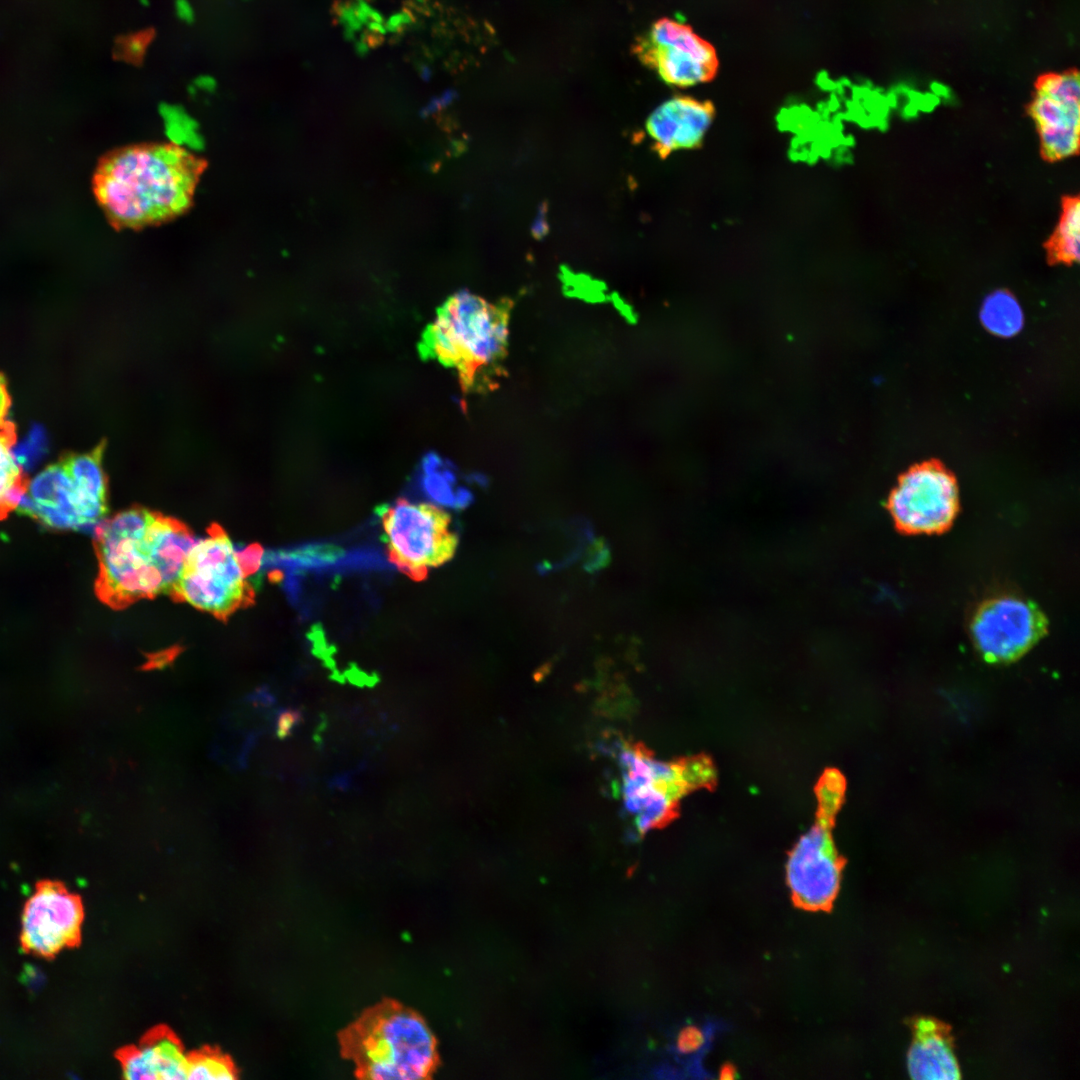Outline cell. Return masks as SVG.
I'll return each instance as SVG.
<instances>
[{
    "instance_id": "cell-1",
    "label": "cell",
    "mask_w": 1080,
    "mask_h": 1080,
    "mask_svg": "<svg viewBox=\"0 0 1080 1080\" xmlns=\"http://www.w3.org/2000/svg\"><path fill=\"white\" fill-rule=\"evenodd\" d=\"M197 542L181 521L133 507L96 525L95 592L113 609L170 594Z\"/></svg>"
},
{
    "instance_id": "cell-2",
    "label": "cell",
    "mask_w": 1080,
    "mask_h": 1080,
    "mask_svg": "<svg viewBox=\"0 0 1080 1080\" xmlns=\"http://www.w3.org/2000/svg\"><path fill=\"white\" fill-rule=\"evenodd\" d=\"M207 161L173 143L117 148L98 162L93 192L116 230L160 225L186 213Z\"/></svg>"
},
{
    "instance_id": "cell-3",
    "label": "cell",
    "mask_w": 1080,
    "mask_h": 1080,
    "mask_svg": "<svg viewBox=\"0 0 1080 1080\" xmlns=\"http://www.w3.org/2000/svg\"><path fill=\"white\" fill-rule=\"evenodd\" d=\"M337 1038L342 1057L361 1079H429L440 1064L437 1039L426 1020L394 999L365 1009Z\"/></svg>"
},
{
    "instance_id": "cell-4",
    "label": "cell",
    "mask_w": 1080,
    "mask_h": 1080,
    "mask_svg": "<svg viewBox=\"0 0 1080 1080\" xmlns=\"http://www.w3.org/2000/svg\"><path fill=\"white\" fill-rule=\"evenodd\" d=\"M511 306L458 292L424 332L422 354L455 368L464 390L490 389L503 374Z\"/></svg>"
},
{
    "instance_id": "cell-5",
    "label": "cell",
    "mask_w": 1080,
    "mask_h": 1080,
    "mask_svg": "<svg viewBox=\"0 0 1080 1080\" xmlns=\"http://www.w3.org/2000/svg\"><path fill=\"white\" fill-rule=\"evenodd\" d=\"M17 510L57 530L100 523L107 513V482L100 454H71L44 468L29 480Z\"/></svg>"
},
{
    "instance_id": "cell-6",
    "label": "cell",
    "mask_w": 1080,
    "mask_h": 1080,
    "mask_svg": "<svg viewBox=\"0 0 1080 1080\" xmlns=\"http://www.w3.org/2000/svg\"><path fill=\"white\" fill-rule=\"evenodd\" d=\"M845 788V779L837 769L823 772L815 787V821L794 845L787 860V884L795 902L805 909L828 908L839 891L843 860L834 843L833 826Z\"/></svg>"
},
{
    "instance_id": "cell-7",
    "label": "cell",
    "mask_w": 1080,
    "mask_h": 1080,
    "mask_svg": "<svg viewBox=\"0 0 1080 1080\" xmlns=\"http://www.w3.org/2000/svg\"><path fill=\"white\" fill-rule=\"evenodd\" d=\"M251 577L228 535L213 524L207 537L197 540L192 547L169 595L224 620L253 602L255 590Z\"/></svg>"
},
{
    "instance_id": "cell-8",
    "label": "cell",
    "mask_w": 1080,
    "mask_h": 1080,
    "mask_svg": "<svg viewBox=\"0 0 1080 1080\" xmlns=\"http://www.w3.org/2000/svg\"><path fill=\"white\" fill-rule=\"evenodd\" d=\"M389 561L414 581L450 560L458 545L450 515L435 505L398 499L379 511Z\"/></svg>"
},
{
    "instance_id": "cell-9",
    "label": "cell",
    "mask_w": 1080,
    "mask_h": 1080,
    "mask_svg": "<svg viewBox=\"0 0 1080 1080\" xmlns=\"http://www.w3.org/2000/svg\"><path fill=\"white\" fill-rule=\"evenodd\" d=\"M888 509L903 533L943 532L958 511L956 481L938 463L916 465L899 478L889 496Z\"/></svg>"
},
{
    "instance_id": "cell-10",
    "label": "cell",
    "mask_w": 1080,
    "mask_h": 1080,
    "mask_svg": "<svg viewBox=\"0 0 1080 1080\" xmlns=\"http://www.w3.org/2000/svg\"><path fill=\"white\" fill-rule=\"evenodd\" d=\"M640 61L666 83L689 87L714 78L718 70L713 46L687 25L661 18L633 47Z\"/></svg>"
},
{
    "instance_id": "cell-11",
    "label": "cell",
    "mask_w": 1080,
    "mask_h": 1080,
    "mask_svg": "<svg viewBox=\"0 0 1080 1080\" xmlns=\"http://www.w3.org/2000/svg\"><path fill=\"white\" fill-rule=\"evenodd\" d=\"M83 919L77 894L59 881H39L23 909L20 944L27 953L52 958L79 944Z\"/></svg>"
},
{
    "instance_id": "cell-12",
    "label": "cell",
    "mask_w": 1080,
    "mask_h": 1080,
    "mask_svg": "<svg viewBox=\"0 0 1080 1080\" xmlns=\"http://www.w3.org/2000/svg\"><path fill=\"white\" fill-rule=\"evenodd\" d=\"M1047 621L1031 602L1013 596L989 599L977 609L971 634L988 661L1006 662L1027 652L1045 634Z\"/></svg>"
},
{
    "instance_id": "cell-13",
    "label": "cell",
    "mask_w": 1080,
    "mask_h": 1080,
    "mask_svg": "<svg viewBox=\"0 0 1080 1080\" xmlns=\"http://www.w3.org/2000/svg\"><path fill=\"white\" fill-rule=\"evenodd\" d=\"M1035 88L1029 112L1039 134L1042 155L1050 161L1075 155L1080 131L1078 72L1046 74Z\"/></svg>"
},
{
    "instance_id": "cell-14",
    "label": "cell",
    "mask_w": 1080,
    "mask_h": 1080,
    "mask_svg": "<svg viewBox=\"0 0 1080 1080\" xmlns=\"http://www.w3.org/2000/svg\"><path fill=\"white\" fill-rule=\"evenodd\" d=\"M714 114V106L709 101L688 96L671 98L656 108L646 123L654 150L665 158L676 150L698 147Z\"/></svg>"
},
{
    "instance_id": "cell-15",
    "label": "cell",
    "mask_w": 1080,
    "mask_h": 1080,
    "mask_svg": "<svg viewBox=\"0 0 1080 1080\" xmlns=\"http://www.w3.org/2000/svg\"><path fill=\"white\" fill-rule=\"evenodd\" d=\"M912 1028L913 1040L907 1056L910 1077L918 1080L959 1079L961 1074L950 1028L930 1018L916 1019Z\"/></svg>"
},
{
    "instance_id": "cell-16",
    "label": "cell",
    "mask_w": 1080,
    "mask_h": 1080,
    "mask_svg": "<svg viewBox=\"0 0 1080 1080\" xmlns=\"http://www.w3.org/2000/svg\"><path fill=\"white\" fill-rule=\"evenodd\" d=\"M189 1056L168 1032H157L120 1055L123 1076L130 1080L186 1079Z\"/></svg>"
},
{
    "instance_id": "cell-17",
    "label": "cell",
    "mask_w": 1080,
    "mask_h": 1080,
    "mask_svg": "<svg viewBox=\"0 0 1080 1080\" xmlns=\"http://www.w3.org/2000/svg\"><path fill=\"white\" fill-rule=\"evenodd\" d=\"M15 443V425L7 420L0 426V520L17 510L29 483L14 452Z\"/></svg>"
},
{
    "instance_id": "cell-18",
    "label": "cell",
    "mask_w": 1080,
    "mask_h": 1080,
    "mask_svg": "<svg viewBox=\"0 0 1080 1080\" xmlns=\"http://www.w3.org/2000/svg\"><path fill=\"white\" fill-rule=\"evenodd\" d=\"M422 470L421 488L432 502L457 509L471 503V492L457 487L456 474L437 455H427Z\"/></svg>"
},
{
    "instance_id": "cell-19",
    "label": "cell",
    "mask_w": 1080,
    "mask_h": 1080,
    "mask_svg": "<svg viewBox=\"0 0 1080 1080\" xmlns=\"http://www.w3.org/2000/svg\"><path fill=\"white\" fill-rule=\"evenodd\" d=\"M1051 261L1071 264L1080 256V203L1078 197H1067L1056 229L1047 244Z\"/></svg>"
},
{
    "instance_id": "cell-20",
    "label": "cell",
    "mask_w": 1080,
    "mask_h": 1080,
    "mask_svg": "<svg viewBox=\"0 0 1080 1080\" xmlns=\"http://www.w3.org/2000/svg\"><path fill=\"white\" fill-rule=\"evenodd\" d=\"M980 320L992 334L1011 337L1021 330L1024 316L1013 294L1006 290H996L984 299L980 309Z\"/></svg>"
},
{
    "instance_id": "cell-21",
    "label": "cell",
    "mask_w": 1080,
    "mask_h": 1080,
    "mask_svg": "<svg viewBox=\"0 0 1080 1080\" xmlns=\"http://www.w3.org/2000/svg\"><path fill=\"white\" fill-rule=\"evenodd\" d=\"M236 1070L231 1061L213 1051L199 1052L189 1057L186 1079L231 1080Z\"/></svg>"
},
{
    "instance_id": "cell-22",
    "label": "cell",
    "mask_w": 1080,
    "mask_h": 1080,
    "mask_svg": "<svg viewBox=\"0 0 1080 1080\" xmlns=\"http://www.w3.org/2000/svg\"><path fill=\"white\" fill-rule=\"evenodd\" d=\"M704 1033L696 1026H685L676 1037L675 1048L681 1054H691L699 1050L704 1044Z\"/></svg>"
},
{
    "instance_id": "cell-23",
    "label": "cell",
    "mask_w": 1080,
    "mask_h": 1080,
    "mask_svg": "<svg viewBox=\"0 0 1080 1080\" xmlns=\"http://www.w3.org/2000/svg\"><path fill=\"white\" fill-rule=\"evenodd\" d=\"M147 43L145 34L130 35L120 42V55L130 61H137L145 54Z\"/></svg>"
},
{
    "instance_id": "cell-24",
    "label": "cell",
    "mask_w": 1080,
    "mask_h": 1080,
    "mask_svg": "<svg viewBox=\"0 0 1080 1080\" xmlns=\"http://www.w3.org/2000/svg\"><path fill=\"white\" fill-rule=\"evenodd\" d=\"M302 719V712L298 709L289 708L282 710L276 719V736L279 739L288 737Z\"/></svg>"
},
{
    "instance_id": "cell-25",
    "label": "cell",
    "mask_w": 1080,
    "mask_h": 1080,
    "mask_svg": "<svg viewBox=\"0 0 1080 1080\" xmlns=\"http://www.w3.org/2000/svg\"><path fill=\"white\" fill-rule=\"evenodd\" d=\"M609 560V549L602 540L595 541L588 551V557L584 564V568L590 572L599 570L607 565Z\"/></svg>"
},
{
    "instance_id": "cell-26",
    "label": "cell",
    "mask_w": 1080,
    "mask_h": 1080,
    "mask_svg": "<svg viewBox=\"0 0 1080 1080\" xmlns=\"http://www.w3.org/2000/svg\"><path fill=\"white\" fill-rule=\"evenodd\" d=\"M11 399L7 389V384L4 376L0 373V426H2L8 419L7 415L10 409Z\"/></svg>"
},
{
    "instance_id": "cell-27",
    "label": "cell",
    "mask_w": 1080,
    "mask_h": 1080,
    "mask_svg": "<svg viewBox=\"0 0 1080 1080\" xmlns=\"http://www.w3.org/2000/svg\"><path fill=\"white\" fill-rule=\"evenodd\" d=\"M175 11L177 17L184 22L190 23L194 20V10L188 0H176Z\"/></svg>"
},
{
    "instance_id": "cell-28",
    "label": "cell",
    "mask_w": 1080,
    "mask_h": 1080,
    "mask_svg": "<svg viewBox=\"0 0 1080 1080\" xmlns=\"http://www.w3.org/2000/svg\"><path fill=\"white\" fill-rule=\"evenodd\" d=\"M196 84L200 88L210 90L215 86V81H214V79L212 77L207 76V75H203V76H200V77L197 78Z\"/></svg>"
},
{
    "instance_id": "cell-29",
    "label": "cell",
    "mask_w": 1080,
    "mask_h": 1080,
    "mask_svg": "<svg viewBox=\"0 0 1080 1080\" xmlns=\"http://www.w3.org/2000/svg\"><path fill=\"white\" fill-rule=\"evenodd\" d=\"M734 1076V1070L730 1066H726L721 1070L720 1078L722 1079H732Z\"/></svg>"
},
{
    "instance_id": "cell-30",
    "label": "cell",
    "mask_w": 1080,
    "mask_h": 1080,
    "mask_svg": "<svg viewBox=\"0 0 1080 1080\" xmlns=\"http://www.w3.org/2000/svg\"><path fill=\"white\" fill-rule=\"evenodd\" d=\"M140 2L142 3V5H145V6H147V5H148V3H149V1H148V0H140Z\"/></svg>"
}]
</instances>
